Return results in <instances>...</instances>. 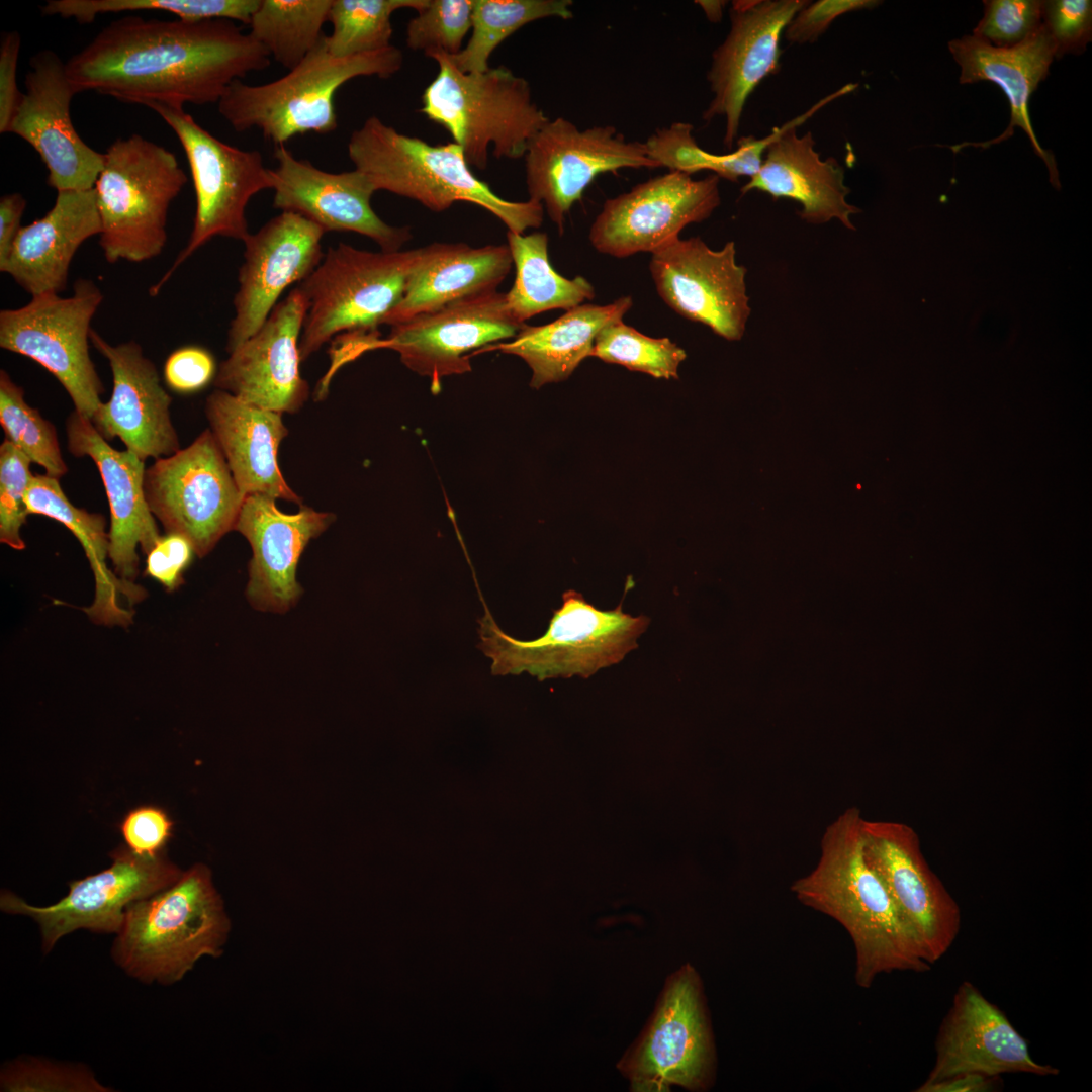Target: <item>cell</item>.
I'll return each instance as SVG.
<instances>
[{
  "instance_id": "obj_1",
  "label": "cell",
  "mask_w": 1092,
  "mask_h": 1092,
  "mask_svg": "<svg viewBox=\"0 0 1092 1092\" xmlns=\"http://www.w3.org/2000/svg\"><path fill=\"white\" fill-rule=\"evenodd\" d=\"M266 49L235 21L128 15L101 29L66 62L77 94L183 107L218 103L228 87L271 64Z\"/></svg>"
},
{
  "instance_id": "obj_2",
  "label": "cell",
  "mask_w": 1092,
  "mask_h": 1092,
  "mask_svg": "<svg viewBox=\"0 0 1092 1092\" xmlns=\"http://www.w3.org/2000/svg\"><path fill=\"white\" fill-rule=\"evenodd\" d=\"M862 815L844 810L826 828L816 867L791 886L805 906L824 913L848 932L855 948V981L870 988L880 974L926 972L914 933L866 860Z\"/></svg>"
},
{
  "instance_id": "obj_3",
  "label": "cell",
  "mask_w": 1092,
  "mask_h": 1092,
  "mask_svg": "<svg viewBox=\"0 0 1092 1092\" xmlns=\"http://www.w3.org/2000/svg\"><path fill=\"white\" fill-rule=\"evenodd\" d=\"M230 931L210 871L198 863L169 887L128 905L111 957L140 982L170 985L201 958L219 957Z\"/></svg>"
},
{
  "instance_id": "obj_4",
  "label": "cell",
  "mask_w": 1092,
  "mask_h": 1092,
  "mask_svg": "<svg viewBox=\"0 0 1092 1092\" xmlns=\"http://www.w3.org/2000/svg\"><path fill=\"white\" fill-rule=\"evenodd\" d=\"M348 156L377 191L414 199L433 211H444L457 201L470 202L517 234L539 228L543 221L540 202L499 197L472 173L462 148L454 142L433 146L370 116L352 132Z\"/></svg>"
},
{
  "instance_id": "obj_5",
  "label": "cell",
  "mask_w": 1092,
  "mask_h": 1092,
  "mask_svg": "<svg viewBox=\"0 0 1092 1092\" xmlns=\"http://www.w3.org/2000/svg\"><path fill=\"white\" fill-rule=\"evenodd\" d=\"M326 35L293 69L274 81L247 84L234 81L217 103L218 112L237 132L258 129L275 147L300 134H327L338 127L335 94L351 79L362 76L389 78L403 64L402 52L387 49L337 58Z\"/></svg>"
},
{
  "instance_id": "obj_6",
  "label": "cell",
  "mask_w": 1092,
  "mask_h": 1092,
  "mask_svg": "<svg viewBox=\"0 0 1092 1092\" xmlns=\"http://www.w3.org/2000/svg\"><path fill=\"white\" fill-rule=\"evenodd\" d=\"M478 648L491 659L494 675L527 672L539 680L554 677L583 678L617 664L638 647L637 639L649 618L632 616L617 608L602 611L573 589L562 595L545 633L523 641L506 634L489 610L478 620Z\"/></svg>"
},
{
  "instance_id": "obj_7",
  "label": "cell",
  "mask_w": 1092,
  "mask_h": 1092,
  "mask_svg": "<svg viewBox=\"0 0 1092 1092\" xmlns=\"http://www.w3.org/2000/svg\"><path fill=\"white\" fill-rule=\"evenodd\" d=\"M431 58L439 71L423 93L421 112L449 131L468 165L485 169L490 145L497 159L524 157L549 120L533 101L528 81L504 66L462 73L447 54Z\"/></svg>"
},
{
  "instance_id": "obj_8",
  "label": "cell",
  "mask_w": 1092,
  "mask_h": 1092,
  "mask_svg": "<svg viewBox=\"0 0 1092 1092\" xmlns=\"http://www.w3.org/2000/svg\"><path fill=\"white\" fill-rule=\"evenodd\" d=\"M186 183L168 149L140 134L113 142L94 186L106 261L140 263L159 256L170 205Z\"/></svg>"
},
{
  "instance_id": "obj_9",
  "label": "cell",
  "mask_w": 1092,
  "mask_h": 1092,
  "mask_svg": "<svg viewBox=\"0 0 1092 1092\" xmlns=\"http://www.w3.org/2000/svg\"><path fill=\"white\" fill-rule=\"evenodd\" d=\"M418 256L419 249L374 253L343 243L331 247L298 285L308 303L301 361L339 333H376L401 300Z\"/></svg>"
},
{
  "instance_id": "obj_10",
  "label": "cell",
  "mask_w": 1092,
  "mask_h": 1092,
  "mask_svg": "<svg viewBox=\"0 0 1092 1092\" xmlns=\"http://www.w3.org/2000/svg\"><path fill=\"white\" fill-rule=\"evenodd\" d=\"M178 138L189 164L196 197L193 228L186 247L151 288L156 295L176 269L213 237L245 241L250 235L246 208L250 199L272 189L270 169L261 153L231 146L198 124L183 107L151 102Z\"/></svg>"
},
{
  "instance_id": "obj_11",
  "label": "cell",
  "mask_w": 1092,
  "mask_h": 1092,
  "mask_svg": "<svg viewBox=\"0 0 1092 1092\" xmlns=\"http://www.w3.org/2000/svg\"><path fill=\"white\" fill-rule=\"evenodd\" d=\"M102 300L92 280L78 279L69 297L39 294L23 306L0 311V347L46 368L75 411L90 420L105 390L89 352L91 321Z\"/></svg>"
},
{
  "instance_id": "obj_12",
  "label": "cell",
  "mask_w": 1092,
  "mask_h": 1092,
  "mask_svg": "<svg viewBox=\"0 0 1092 1092\" xmlns=\"http://www.w3.org/2000/svg\"><path fill=\"white\" fill-rule=\"evenodd\" d=\"M144 491L166 533L188 539L200 558L235 529L245 499L210 429L146 468Z\"/></svg>"
},
{
  "instance_id": "obj_13",
  "label": "cell",
  "mask_w": 1092,
  "mask_h": 1092,
  "mask_svg": "<svg viewBox=\"0 0 1092 1092\" xmlns=\"http://www.w3.org/2000/svg\"><path fill=\"white\" fill-rule=\"evenodd\" d=\"M525 325L510 313L506 293L494 290L394 325L385 339L375 337L376 333L360 334L348 345L353 358L377 348L398 352L401 362L429 377L433 393H438L443 377L471 370L468 353L471 356L487 345L513 339Z\"/></svg>"
},
{
  "instance_id": "obj_14",
  "label": "cell",
  "mask_w": 1092,
  "mask_h": 1092,
  "mask_svg": "<svg viewBox=\"0 0 1092 1092\" xmlns=\"http://www.w3.org/2000/svg\"><path fill=\"white\" fill-rule=\"evenodd\" d=\"M713 1064L701 981L695 969L686 965L667 979L648 1025L618 1068L633 1091L661 1092L672 1085L705 1089Z\"/></svg>"
},
{
  "instance_id": "obj_15",
  "label": "cell",
  "mask_w": 1092,
  "mask_h": 1092,
  "mask_svg": "<svg viewBox=\"0 0 1092 1092\" xmlns=\"http://www.w3.org/2000/svg\"><path fill=\"white\" fill-rule=\"evenodd\" d=\"M110 857L113 862L108 869L70 882L68 894L53 905L33 906L5 890L0 908L32 918L39 926L41 949L48 953L59 939L78 929L117 934L129 904L169 887L182 874L164 851L140 855L120 845Z\"/></svg>"
},
{
  "instance_id": "obj_16",
  "label": "cell",
  "mask_w": 1092,
  "mask_h": 1092,
  "mask_svg": "<svg viewBox=\"0 0 1092 1092\" xmlns=\"http://www.w3.org/2000/svg\"><path fill=\"white\" fill-rule=\"evenodd\" d=\"M526 185L563 232L566 215L595 178L620 169L658 168L644 143L627 141L612 125L580 130L563 117L549 119L525 154Z\"/></svg>"
},
{
  "instance_id": "obj_17",
  "label": "cell",
  "mask_w": 1092,
  "mask_h": 1092,
  "mask_svg": "<svg viewBox=\"0 0 1092 1092\" xmlns=\"http://www.w3.org/2000/svg\"><path fill=\"white\" fill-rule=\"evenodd\" d=\"M863 853L931 965L954 942L961 909L925 860L916 831L891 820L861 822Z\"/></svg>"
},
{
  "instance_id": "obj_18",
  "label": "cell",
  "mask_w": 1092,
  "mask_h": 1092,
  "mask_svg": "<svg viewBox=\"0 0 1092 1092\" xmlns=\"http://www.w3.org/2000/svg\"><path fill=\"white\" fill-rule=\"evenodd\" d=\"M651 255L656 291L672 310L728 341L743 337L751 309L734 242L713 250L699 237H678Z\"/></svg>"
},
{
  "instance_id": "obj_19",
  "label": "cell",
  "mask_w": 1092,
  "mask_h": 1092,
  "mask_svg": "<svg viewBox=\"0 0 1092 1092\" xmlns=\"http://www.w3.org/2000/svg\"><path fill=\"white\" fill-rule=\"evenodd\" d=\"M719 179L670 171L607 199L589 229L592 246L616 258L654 252L714 212L721 202Z\"/></svg>"
},
{
  "instance_id": "obj_20",
  "label": "cell",
  "mask_w": 1092,
  "mask_h": 1092,
  "mask_svg": "<svg viewBox=\"0 0 1092 1092\" xmlns=\"http://www.w3.org/2000/svg\"><path fill=\"white\" fill-rule=\"evenodd\" d=\"M25 77V92L8 128L26 141L48 168L47 183L59 191L88 190L95 186L104 166V153L89 147L71 119V101L77 94L64 63L49 50L32 56Z\"/></svg>"
},
{
  "instance_id": "obj_21",
  "label": "cell",
  "mask_w": 1092,
  "mask_h": 1092,
  "mask_svg": "<svg viewBox=\"0 0 1092 1092\" xmlns=\"http://www.w3.org/2000/svg\"><path fill=\"white\" fill-rule=\"evenodd\" d=\"M808 0H738L732 2L731 27L713 52L707 74L714 97L702 118H725L723 144L732 149L744 106L767 76L780 71L781 36Z\"/></svg>"
},
{
  "instance_id": "obj_22",
  "label": "cell",
  "mask_w": 1092,
  "mask_h": 1092,
  "mask_svg": "<svg viewBox=\"0 0 1092 1092\" xmlns=\"http://www.w3.org/2000/svg\"><path fill=\"white\" fill-rule=\"evenodd\" d=\"M307 309L297 286L257 332L229 353L213 380L216 389L264 410L298 412L309 395L299 372V341Z\"/></svg>"
},
{
  "instance_id": "obj_23",
  "label": "cell",
  "mask_w": 1092,
  "mask_h": 1092,
  "mask_svg": "<svg viewBox=\"0 0 1092 1092\" xmlns=\"http://www.w3.org/2000/svg\"><path fill=\"white\" fill-rule=\"evenodd\" d=\"M324 234L303 216L282 211L246 238L228 331L229 353L259 330L288 286L306 279L320 265Z\"/></svg>"
},
{
  "instance_id": "obj_24",
  "label": "cell",
  "mask_w": 1092,
  "mask_h": 1092,
  "mask_svg": "<svg viewBox=\"0 0 1092 1092\" xmlns=\"http://www.w3.org/2000/svg\"><path fill=\"white\" fill-rule=\"evenodd\" d=\"M275 169H270L273 206L310 220L326 232H353L366 236L383 252H396L412 238L407 226L383 221L371 206L376 190L362 172L331 173L296 158L285 146L275 147Z\"/></svg>"
},
{
  "instance_id": "obj_25",
  "label": "cell",
  "mask_w": 1092,
  "mask_h": 1092,
  "mask_svg": "<svg viewBox=\"0 0 1092 1092\" xmlns=\"http://www.w3.org/2000/svg\"><path fill=\"white\" fill-rule=\"evenodd\" d=\"M90 342L108 361L113 388L90 420L107 441L119 438L141 460L170 456L180 450L170 416L171 396L161 384L155 364L135 341L107 342L93 329Z\"/></svg>"
},
{
  "instance_id": "obj_26",
  "label": "cell",
  "mask_w": 1092,
  "mask_h": 1092,
  "mask_svg": "<svg viewBox=\"0 0 1092 1092\" xmlns=\"http://www.w3.org/2000/svg\"><path fill=\"white\" fill-rule=\"evenodd\" d=\"M935 1062L922 1085L966 1073L999 1077L1006 1073L1055 1076L1059 1070L1035 1062L1028 1045L1002 1010L969 981L958 988L935 1040Z\"/></svg>"
},
{
  "instance_id": "obj_27",
  "label": "cell",
  "mask_w": 1092,
  "mask_h": 1092,
  "mask_svg": "<svg viewBox=\"0 0 1092 1092\" xmlns=\"http://www.w3.org/2000/svg\"><path fill=\"white\" fill-rule=\"evenodd\" d=\"M856 84H847L816 103L804 114L781 127L767 146L759 171L741 188L745 194L757 190L774 199H791L801 204L799 215L808 223L822 224L838 219L845 228L855 230L850 216L861 210L849 204L850 189L844 184V170L832 157L821 160L815 151V140L808 131L797 135V127L821 107L850 93Z\"/></svg>"
},
{
  "instance_id": "obj_28",
  "label": "cell",
  "mask_w": 1092,
  "mask_h": 1092,
  "mask_svg": "<svg viewBox=\"0 0 1092 1092\" xmlns=\"http://www.w3.org/2000/svg\"><path fill=\"white\" fill-rule=\"evenodd\" d=\"M275 498L264 494L245 497L235 531L250 543L246 596L257 610L285 613L302 594L296 579L299 559L311 539L318 537L335 515L300 506L295 514L281 512Z\"/></svg>"
},
{
  "instance_id": "obj_29",
  "label": "cell",
  "mask_w": 1092,
  "mask_h": 1092,
  "mask_svg": "<svg viewBox=\"0 0 1092 1092\" xmlns=\"http://www.w3.org/2000/svg\"><path fill=\"white\" fill-rule=\"evenodd\" d=\"M67 447L75 457H89L100 473L110 509L108 558L114 573L134 582L140 546L148 554L160 538L144 491L145 461L108 444L90 419L74 411L66 423Z\"/></svg>"
},
{
  "instance_id": "obj_30",
  "label": "cell",
  "mask_w": 1092,
  "mask_h": 1092,
  "mask_svg": "<svg viewBox=\"0 0 1092 1092\" xmlns=\"http://www.w3.org/2000/svg\"><path fill=\"white\" fill-rule=\"evenodd\" d=\"M948 49L961 67L960 83L990 81L997 84L1006 95L1011 111L1009 125L999 136L983 143L964 142L950 146L951 151L958 153L967 146L988 149L1008 140L1015 127H1020L1029 138L1035 154L1044 162L1050 182L1059 190L1056 160L1052 153L1040 147L1028 114L1030 97L1049 75L1055 58L1053 40L1042 23L1012 48H996L974 35H965L949 41Z\"/></svg>"
},
{
  "instance_id": "obj_31",
  "label": "cell",
  "mask_w": 1092,
  "mask_h": 1092,
  "mask_svg": "<svg viewBox=\"0 0 1092 1092\" xmlns=\"http://www.w3.org/2000/svg\"><path fill=\"white\" fill-rule=\"evenodd\" d=\"M100 232L94 188L59 191L41 218L21 228L0 271L31 296L61 293L76 252Z\"/></svg>"
},
{
  "instance_id": "obj_32",
  "label": "cell",
  "mask_w": 1092,
  "mask_h": 1092,
  "mask_svg": "<svg viewBox=\"0 0 1092 1092\" xmlns=\"http://www.w3.org/2000/svg\"><path fill=\"white\" fill-rule=\"evenodd\" d=\"M205 415L245 497L264 494L302 505L301 498L284 480L277 463L279 445L288 435L282 414L215 389L206 398Z\"/></svg>"
},
{
  "instance_id": "obj_33",
  "label": "cell",
  "mask_w": 1092,
  "mask_h": 1092,
  "mask_svg": "<svg viewBox=\"0 0 1092 1092\" xmlns=\"http://www.w3.org/2000/svg\"><path fill=\"white\" fill-rule=\"evenodd\" d=\"M508 245L479 248L433 243L419 256L399 303L382 324L394 326L468 296L496 290L511 270Z\"/></svg>"
},
{
  "instance_id": "obj_34",
  "label": "cell",
  "mask_w": 1092,
  "mask_h": 1092,
  "mask_svg": "<svg viewBox=\"0 0 1092 1092\" xmlns=\"http://www.w3.org/2000/svg\"><path fill=\"white\" fill-rule=\"evenodd\" d=\"M632 305L631 296L605 305L583 303L549 324L525 325L510 342L487 345L471 356L493 351L516 355L532 370L530 386L540 388L567 379L590 356L601 330L622 320Z\"/></svg>"
},
{
  "instance_id": "obj_35",
  "label": "cell",
  "mask_w": 1092,
  "mask_h": 1092,
  "mask_svg": "<svg viewBox=\"0 0 1092 1092\" xmlns=\"http://www.w3.org/2000/svg\"><path fill=\"white\" fill-rule=\"evenodd\" d=\"M28 514L43 515L66 526L78 539L90 563L95 579L92 605L84 611L99 624L127 626L132 613L120 604L121 596L129 605L143 600L144 589L120 579L106 564L108 533L104 516L75 507L65 495L59 479L33 474L25 493Z\"/></svg>"
},
{
  "instance_id": "obj_36",
  "label": "cell",
  "mask_w": 1092,
  "mask_h": 1092,
  "mask_svg": "<svg viewBox=\"0 0 1092 1092\" xmlns=\"http://www.w3.org/2000/svg\"><path fill=\"white\" fill-rule=\"evenodd\" d=\"M507 240L516 277L506 300L518 323L525 324L528 318L551 309L569 310L595 297V288L584 277L568 279L553 269L545 233L524 235L508 231Z\"/></svg>"
},
{
  "instance_id": "obj_37",
  "label": "cell",
  "mask_w": 1092,
  "mask_h": 1092,
  "mask_svg": "<svg viewBox=\"0 0 1092 1092\" xmlns=\"http://www.w3.org/2000/svg\"><path fill=\"white\" fill-rule=\"evenodd\" d=\"M693 125L674 122L657 129L644 142L648 157L658 168L692 175L707 170L719 178L737 182L742 176L753 177L760 169L767 146L776 135L772 131L763 139L741 136L737 149L728 154H712L702 149L694 139Z\"/></svg>"
},
{
  "instance_id": "obj_38",
  "label": "cell",
  "mask_w": 1092,
  "mask_h": 1092,
  "mask_svg": "<svg viewBox=\"0 0 1092 1092\" xmlns=\"http://www.w3.org/2000/svg\"><path fill=\"white\" fill-rule=\"evenodd\" d=\"M332 0H259L249 33L271 59L291 70L326 34Z\"/></svg>"
},
{
  "instance_id": "obj_39",
  "label": "cell",
  "mask_w": 1092,
  "mask_h": 1092,
  "mask_svg": "<svg viewBox=\"0 0 1092 1092\" xmlns=\"http://www.w3.org/2000/svg\"><path fill=\"white\" fill-rule=\"evenodd\" d=\"M571 5L570 0H473L470 39L448 57L462 73L484 72L490 55L506 38L542 18L570 19Z\"/></svg>"
},
{
  "instance_id": "obj_40",
  "label": "cell",
  "mask_w": 1092,
  "mask_h": 1092,
  "mask_svg": "<svg viewBox=\"0 0 1092 1092\" xmlns=\"http://www.w3.org/2000/svg\"><path fill=\"white\" fill-rule=\"evenodd\" d=\"M430 0H332L328 21L333 30L326 35L329 53L346 58L378 52L392 46L391 15L398 9L418 12Z\"/></svg>"
},
{
  "instance_id": "obj_41",
  "label": "cell",
  "mask_w": 1092,
  "mask_h": 1092,
  "mask_svg": "<svg viewBox=\"0 0 1092 1092\" xmlns=\"http://www.w3.org/2000/svg\"><path fill=\"white\" fill-rule=\"evenodd\" d=\"M258 4L259 0H49L41 11L84 24L105 13L162 11L187 21L228 19L249 25Z\"/></svg>"
},
{
  "instance_id": "obj_42",
  "label": "cell",
  "mask_w": 1092,
  "mask_h": 1092,
  "mask_svg": "<svg viewBox=\"0 0 1092 1092\" xmlns=\"http://www.w3.org/2000/svg\"><path fill=\"white\" fill-rule=\"evenodd\" d=\"M0 424L6 440L47 475L60 479L68 472L55 426L24 399L23 388L5 370L0 371Z\"/></svg>"
},
{
  "instance_id": "obj_43",
  "label": "cell",
  "mask_w": 1092,
  "mask_h": 1092,
  "mask_svg": "<svg viewBox=\"0 0 1092 1092\" xmlns=\"http://www.w3.org/2000/svg\"><path fill=\"white\" fill-rule=\"evenodd\" d=\"M590 356L655 378L677 379L687 353L669 338L646 336L619 320L601 330Z\"/></svg>"
},
{
  "instance_id": "obj_44",
  "label": "cell",
  "mask_w": 1092,
  "mask_h": 1092,
  "mask_svg": "<svg viewBox=\"0 0 1092 1092\" xmlns=\"http://www.w3.org/2000/svg\"><path fill=\"white\" fill-rule=\"evenodd\" d=\"M472 10L473 0H430L407 24V47L429 57L458 54L472 26Z\"/></svg>"
},
{
  "instance_id": "obj_45",
  "label": "cell",
  "mask_w": 1092,
  "mask_h": 1092,
  "mask_svg": "<svg viewBox=\"0 0 1092 1092\" xmlns=\"http://www.w3.org/2000/svg\"><path fill=\"white\" fill-rule=\"evenodd\" d=\"M30 459L8 440L0 445V541L15 550L25 548L21 528L29 515L25 493L33 474Z\"/></svg>"
},
{
  "instance_id": "obj_46",
  "label": "cell",
  "mask_w": 1092,
  "mask_h": 1092,
  "mask_svg": "<svg viewBox=\"0 0 1092 1092\" xmlns=\"http://www.w3.org/2000/svg\"><path fill=\"white\" fill-rule=\"evenodd\" d=\"M2 1091H108L84 1066L36 1059L17 1061L1 1072Z\"/></svg>"
},
{
  "instance_id": "obj_47",
  "label": "cell",
  "mask_w": 1092,
  "mask_h": 1092,
  "mask_svg": "<svg viewBox=\"0 0 1092 1092\" xmlns=\"http://www.w3.org/2000/svg\"><path fill=\"white\" fill-rule=\"evenodd\" d=\"M984 16L973 35L996 48H1012L1041 25L1042 1L984 0Z\"/></svg>"
},
{
  "instance_id": "obj_48",
  "label": "cell",
  "mask_w": 1092,
  "mask_h": 1092,
  "mask_svg": "<svg viewBox=\"0 0 1092 1092\" xmlns=\"http://www.w3.org/2000/svg\"><path fill=\"white\" fill-rule=\"evenodd\" d=\"M1041 23L1053 40L1055 58L1082 54L1092 39V2L1042 1Z\"/></svg>"
},
{
  "instance_id": "obj_49",
  "label": "cell",
  "mask_w": 1092,
  "mask_h": 1092,
  "mask_svg": "<svg viewBox=\"0 0 1092 1092\" xmlns=\"http://www.w3.org/2000/svg\"><path fill=\"white\" fill-rule=\"evenodd\" d=\"M877 0H818L809 2L789 22L785 38L793 43L816 41L839 16L878 6Z\"/></svg>"
},
{
  "instance_id": "obj_50",
  "label": "cell",
  "mask_w": 1092,
  "mask_h": 1092,
  "mask_svg": "<svg viewBox=\"0 0 1092 1092\" xmlns=\"http://www.w3.org/2000/svg\"><path fill=\"white\" fill-rule=\"evenodd\" d=\"M172 828L173 822L167 813L152 805L130 810L120 824L126 846L140 855L151 856L164 851Z\"/></svg>"
},
{
  "instance_id": "obj_51",
  "label": "cell",
  "mask_w": 1092,
  "mask_h": 1092,
  "mask_svg": "<svg viewBox=\"0 0 1092 1092\" xmlns=\"http://www.w3.org/2000/svg\"><path fill=\"white\" fill-rule=\"evenodd\" d=\"M212 354L199 346H185L167 358L163 374L166 384L179 393H192L204 388L216 375Z\"/></svg>"
},
{
  "instance_id": "obj_52",
  "label": "cell",
  "mask_w": 1092,
  "mask_h": 1092,
  "mask_svg": "<svg viewBox=\"0 0 1092 1092\" xmlns=\"http://www.w3.org/2000/svg\"><path fill=\"white\" fill-rule=\"evenodd\" d=\"M194 554L188 539L179 534L166 533L160 536L147 554L145 573L167 590H174L183 583V574Z\"/></svg>"
},
{
  "instance_id": "obj_53",
  "label": "cell",
  "mask_w": 1092,
  "mask_h": 1092,
  "mask_svg": "<svg viewBox=\"0 0 1092 1092\" xmlns=\"http://www.w3.org/2000/svg\"><path fill=\"white\" fill-rule=\"evenodd\" d=\"M21 47L17 31L4 32L0 42V132L7 133L22 94L17 87L16 71Z\"/></svg>"
},
{
  "instance_id": "obj_54",
  "label": "cell",
  "mask_w": 1092,
  "mask_h": 1092,
  "mask_svg": "<svg viewBox=\"0 0 1092 1092\" xmlns=\"http://www.w3.org/2000/svg\"><path fill=\"white\" fill-rule=\"evenodd\" d=\"M26 200L20 193H10L0 199V268L6 263L21 230Z\"/></svg>"
},
{
  "instance_id": "obj_55",
  "label": "cell",
  "mask_w": 1092,
  "mask_h": 1092,
  "mask_svg": "<svg viewBox=\"0 0 1092 1092\" xmlns=\"http://www.w3.org/2000/svg\"><path fill=\"white\" fill-rule=\"evenodd\" d=\"M999 1077L977 1073L951 1076L928 1085L919 1086L917 1092H986L998 1086Z\"/></svg>"
},
{
  "instance_id": "obj_56",
  "label": "cell",
  "mask_w": 1092,
  "mask_h": 1092,
  "mask_svg": "<svg viewBox=\"0 0 1092 1092\" xmlns=\"http://www.w3.org/2000/svg\"><path fill=\"white\" fill-rule=\"evenodd\" d=\"M696 3L703 9L707 18L711 22H718L722 18L723 8L726 1H696Z\"/></svg>"
}]
</instances>
